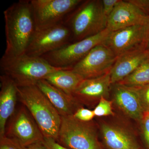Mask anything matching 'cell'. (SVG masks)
<instances>
[{
  "mask_svg": "<svg viewBox=\"0 0 149 149\" xmlns=\"http://www.w3.org/2000/svg\"><path fill=\"white\" fill-rule=\"evenodd\" d=\"M0 91V137L5 134L8 118L15 112L18 98L17 86L5 74L1 75Z\"/></svg>",
  "mask_w": 149,
  "mask_h": 149,
  "instance_id": "9a60e30c",
  "label": "cell"
},
{
  "mask_svg": "<svg viewBox=\"0 0 149 149\" xmlns=\"http://www.w3.org/2000/svg\"><path fill=\"white\" fill-rule=\"evenodd\" d=\"M117 83L128 87H137L149 84V59Z\"/></svg>",
  "mask_w": 149,
  "mask_h": 149,
  "instance_id": "ffe728a7",
  "label": "cell"
},
{
  "mask_svg": "<svg viewBox=\"0 0 149 149\" xmlns=\"http://www.w3.org/2000/svg\"><path fill=\"white\" fill-rule=\"evenodd\" d=\"M120 0H102V10L104 15L107 18L110 15L116 5Z\"/></svg>",
  "mask_w": 149,
  "mask_h": 149,
  "instance_id": "484cf974",
  "label": "cell"
},
{
  "mask_svg": "<svg viewBox=\"0 0 149 149\" xmlns=\"http://www.w3.org/2000/svg\"><path fill=\"white\" fill-rule=\"evenodd\" d=\"M141 122L144 141L149 149V113H144Z\"/></svg>",
  "mask_w": 149,
  "mask_h": 149,
  "instance_id": "d4e9b609",
  "label": "cell"
},
{
  "mask_svg": "<svg viewBox=\"0 0 149 149\" xmlns=\"http://www.w3.org/2000/svg\"><path fill=\"white\" fill-rule=\"evenodd\" d=\"M0 149H26L14 139L6 135L0 137Z\"/></svg>",
  "mask_w": 149,
  "mask_h": 149,
  "instance_id": "cb8c5ba5",
  "label": "cell"
},
{
  "mask_svg": "<svg viewBox=\"0 0 149 149\" xmlns=\"http://www.w3.org/2000/svg\"><path fill=\"white\" fill-rule=\"evenodd\" d=\"M145 36L146 24H139L111 32L103 44L118 57L130 52L144 49Z\"/></svg>",
  "mask_w": 149,
  "mask_h": 149,
  "instance_id": "8fae6325",
  "label": "cell"
},
{
  "mask_svg": "<svg viewBox=\"0 0 149 149\" xmlns=\"http://www.w3.org/2000/svg\"><path fill=\"white\" fill-rule=\"evenodd\" d=\"M111 85L109 72L100 77L84 79L71 96L78 104L91 105L102 97L107 99Z\"/></svg>",
  "mask_w": 149,
  "mask_h": 149,
  "instance_id": "7c38bea8",
  "label": "cell"
},
{
  "mask_svg": "<svg viewBox=\"0 0 149 149\" xmlns=\"http://www.w3.org/2000/svg\"><path fill=\"white\" fill-rule=\"evenodd\" d=\"M26 149H46L42 142H38L26 148Z\"/></svg>",
  "mask_w": 149,
  "mask_h": 149,
  "instance_id": "f546056e",
  "label": "cell"
},
{
  "mask_svg": "<svg viewBox=\"0 0 149 149\" xmlns=\"http://www.w3.org/2000/svg\"><path fill=\"white\" fill-rule=\"evenodd\" d=\"M112 105V102L102 97L99 100L97 105L93 110L95 116L101 117L113 115Z\"/></svg>",
  "mask_w": 149,
  "mask_h": 149,
  "instance_id": "7402d4cb",
  "label": "cell"
},
{
  "mask_svg": "<svg viewBox=\"0 0 149 149\" xmlns=\"http://www.w3.org/2000/svg\"><path fill=\"white\" fill-rule=\"evenodd\" d=\"M6 48L4 54H24L36 31L30 1H19L4 11Z\"/></svg>",
  "mask_w": 149,
  "mask_h": 149,
  "instance_id": "6da1fadb",
  "label": "cell"
},
{
  "mask_svg": "<svg viewBox=\"0 0 149 149\" xmlns=\"http://www.w3.org/2000/svg\"><path fill=\"white\" fill-rule=\"evenodd\" d=\"M1 69L18 87L37 85L48 75L65 68L51 65L41 57L25 53L17 56L4 54L1 60Z\"/></svg>",
  "mask_w": 149,
  "mask_h": 149,
  "instance_id": "3957f363",
  "label": "cell"
},
{
  "mask_svg": "<svg viewBox=\"0 0 149 149\" xmlns=\"http://www.w3.org/2000/svg\"><path fill=\"white\" fill-rule=\"evenodd\" d=\"M149 59V50L139 49L117 57L110 71L112 85L120 82Z\"/></svg>",
  "mask_w": 149,
  "mask_h": 149,
  "instance_id": "2e32d148",
  "label": "cell"
},
{
  "mask_svg": "<svg viewBox=\"0 0 149 149\" xmlns=\"http://www.w3.org/2000/svg\"><path fill=\"white\" fill-rule=\"evenodd\" d=\"M44 80L71 96L84 78L72 69H63L49 74Z\"/></svg>",
  "mask_w": 149,
  "mask_h": 149,
  "instance_id": "d6986e66",
  "label": "cell"
},
{
  "mask_svg": "<svg viewBox=\"0 0 149 149\" xmlns=\"http://www.w3.org/2000/svg\"><path fill=\"white\" fill-rule=\"evenodd\" d=\"M83 1L81 0H31L36 30L62 24L66 17Z\"/></svg>",
  "mask_w": 149,
  "mask_h": 149,
  "instance_id": "52a82bcc",
  "label": "cell"
},
{
  "mask_svg": "<svg viewBox=\"0 0 149 149\" xmlns=\"http://www.w3.org/2000/svg\"><path fill=\"white\" fill-rule=\"evenodd\" d=\"M5 135L14 139L24 148L42 142L44 139L37 123L23 105L10 118Z\"/></svg>",
  "mask_w": 149,
  "mask_h": 149,
  "instance_id": "9c48e42d",
  "label": "cell"
},
{
  "mask_svg": "<svg viewBox=\"0 0 149 149\" xmlns=\"http://www.w3.org/2000/svg\"><path fill=\"white\" fill-rule=\"evenodd\" d=\"M101 131L105 143L110 149H139L135 136L122 126L103 123Z\"/></svg>",
  "mask_w": 149,
  "mask_h": 149,
  "instance_id": "e0dca14e",
  "label": "cell"
},
{
  "mask_svg": "<svg viewBox=\"0 0 149 149\" xmlns=\"http://www.w3.org/2000/svg\"><path fill=\"white\" fill-rule=\"evenodd\" d=\"M143 49L144 50H149V17L146 24V36Z\"/></svg>",
  "mask_w": 149,
  "mask_h": 149,
  "instance_id": "f1b7e54d",
  "label": "cell"
},
{
  "mask_svg": "<svg viewBox=\"0 0 149 149\" xmlns=\"http://www.w3.org/2000/svg\"><path fill=\"white\" fill-rule=\"evenodd\" d=\"M146 16L149 17V0H128Z\"/></svg>",
  "mask_w": 149,
  "mask_h": 149,
  "instance_id": "4316f807",
  "label": "cell"
},
{
  "mask_svg": "<svg viewBox=\"0 0 149 149\" xmlns=\"http://www.w3.org/2000/svg\"><path fill=\"white\" fill-rule=\"evenodd\" d=\"M56 142L71 149H102L95 124L83 122L73 115L61 116V123Z\"/></svg>",
  "mask_w": 149,
  "mask_h": 149,
  "instance_id": "5b68a950",
  "label": "cell"
},
{
  "mask_svg": "<svg viewBox=\"0 0 149 149\" xmlns=\"http://www.w3.org/2000/svg\"><path fill=\"white\" fill-rule=\"evenodd\" d=\"M131 87L139 96L144 113H149V84Z\"/></svg>",
  "mask_w": 149,
  "mask_h": 149,
  "instance_id": "44dd1931",
  "label": "cell"
},
{
  "mask_svg": "<svg viewBox=\"0 0 149 149\" xmlns=\"http://www.w3.org/2000/svg\"><path fill=\"white\" fill-rule=\"evenodd\" d=\"M111 32L106 28L97 35L70 43L41 58L52 66L72 69V67L84 58L92 49L103 44Z\"/></svg>",
  "mask_w": 149,
  "mask_h": 149,
  "instance_id": "8992f818",
  "label": "cell"
},
{
  "mask_svg": "<svg viewBox=\"0 0 149 149\" xmlns=\"http://www.w3.org/2000/svg\"><path fill=\"white\" fill-rule=\"evenodd\" d=\"M107 22L102 1L89 0L82 2L63 23L70 29L71 37L76 42L102 32L106 29Z\"/></svg>",
  "mask_w": 149,
  "mask_h": 149,
  "instance_id": "277c9868",
  "label": "cell"
},
{
  "mask_svg": "<svg viewBox=\"0 0 149 149\" xmlns=\"http://www.w3.org/2000/svg\"><path fill=\"white\" fill-rule=\"evenodd\" d=\"M117 58L109 48L101 44L92 49L72 70L84 79L100 77L110 72Z\"/></svg>",
  "mask_w": 149,
  "mask_h": 149,
  "instance_id": "30bf717a",
  "label": "cell"
},
{
  "mask_svg": "<svg viewBox=\"0 0 149 149\" xmlns=\"http://www.w3.org/2000/svg\"><path fill=\"white\" fill-rule=\"evenodd\" d=\"M36 85L48 98L61 116L73 115L80 107L72 96L59 90L46 80H40Z\"/></svg>",
  "mask_w": 149,
  "mask_h": 149,
  "instance_id": "ac0fdd59",
  "label": "cell"
},
{
  "mask_svg": "<svg viewBox=\"0 0 149 149\" xmlns=\"http://www.w3.org/2000/svg\"><path fill=\"white\" fill-rule=\"evenodd\" d=\"M73 116L78 120L83 122L92 121L95 117L94 111L80 107L74 112Z\"/></svg>",
  "mask_w": 149,
  "mask_h": 149,
  "instance_id": "603a6c76",
  "label": "cell"
},
{
  "mask_svg": "<svg viewBox=\"0 0 149 149\" xmlns=\"http://www.w3.org/2000/svg\"><path fill=\"white\" fill-rule=\"evenodd\" d=\"M113 91L115 103L128 117L141 122L144 112L139 96L130 87L116 83Z\"/></svg>",
  "mask_w": 149,
  "mask_h": 149,
  "instance_id": "5bb4252c",
  "label": "cell"
},
{
  "mask_svg": "<svg viewBox=\"0 0 149 149\" xmlns=\"http://www.w3.org/2000/svg\"><path fill=\"white\" fill-rule=\"evenodd\" d=\"M148 17L128 0H120L108 18L107 28L112 32L134 25L146 24Z\"/></svg>",
  "mask_w": 149,
  "mask_h": 149,
  "instance_id": "4fadbf2b",
  "label": "cell"
},
{
  "mask_svg": "<svg viewBox=\"0 0 149 149\" xmlns=\"http://www.w3.org/2000/svg\"><path fill=\"white\" fill-rule=\"evenodd\" d=\"M18 98L28 110L44 138L56 140L61 116L48 98L36 85L17 87Z\"/></svg>",
  "mask_w": 149,
  "mask_h": 149,
  "instance_id": "7a4b0ae2",
  "label": "cell"
},
{
  "mask_svg": "<svg viewBox=\"0 0 149 149\" xmlns=\"http://www.w3.org/2000/svg\"><path fill=\"white\" fill-rule=\"evenodd\" d=\"M70 29L62 23L54 27L36 30L25 54L41 57L70 44Z\"/></svg>",
  "mask_w": 149,
  "mask_h": 149,
  "instance_id": "ba28073f",
  "label": "cell"
},
{
  "mask_svg": "<svg viewBox=\"0 0 149 149\" xmlns=\"http://www.w3.org/2000/svg\"><path fill=\"white\" fill-rule=\"evenodd\" d=\"M42 143L46 149H71L65 148L52 139L44 138Z\"/></svg>",
  "mask_w": 149,
  "mask_h": 149,
  "instance_id": "83f0119b",
  "label": "cell"
}]
</instances>
